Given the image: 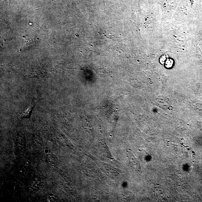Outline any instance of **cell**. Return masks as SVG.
Listing matches in <instances>:
<instances>
[{
    "mask_svg": "<svg viewBox=\"0 0 202 202\" xmlns=\"http://www.w3.org/2000/svg\"><path fill=\"white\" fill-rule=\"evenodd\" d=\"M34 106H35L34 105H31L28 109L25 110L22 114L21 117L22 118H27L30 117Z\"/></svg>",
    "mask_w": 202,
    "mask_h": 202,
    "instance_id": "2",
    "label": "cell"
},
{
    "mask_svg": "<svg viewBox=\"0 0 202 202\" xmlns=\"http://www.w3.org/2000/svg\"><path fill=\"white\" fill-rule=\"evenodd\" d=\"M129 161L130 162L131 164L132 167L136 170H141L139 162L136 159L135 157L132 153H130L129 155Z\"/></svg>",
    "mask_w": 202,
    "mask_h": 202,
    "instance_id": "1",
    "label": "cell"
}]
</instances>
